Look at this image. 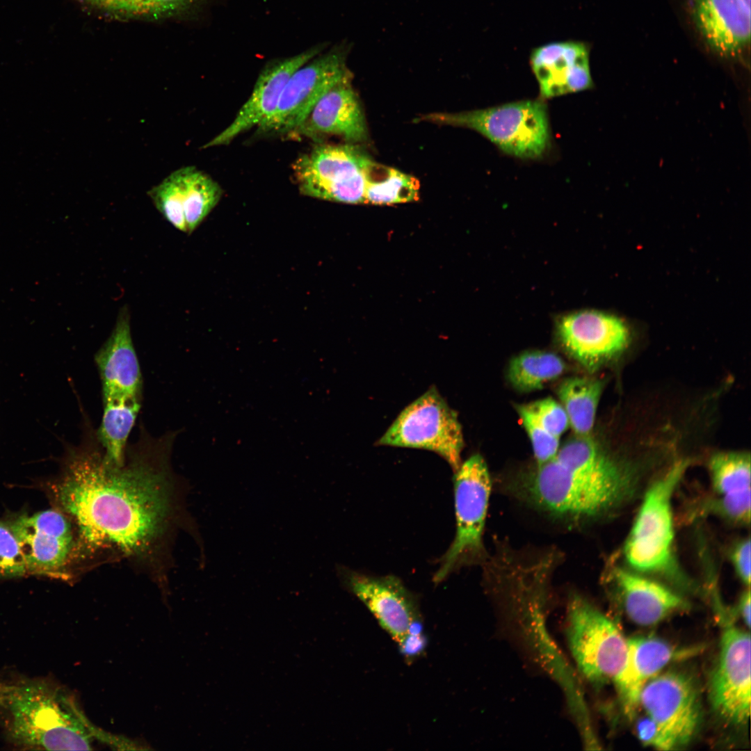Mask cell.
<instances>
[{"label": "cell", "mask_w": 751, "mask_h": 751, "mask_svg": "<svg viewBox=\"0 0 751 751\" xmlns=\"http://www.w3.org/2000/svg\"><path fill=\"white\" fill-rule=\"evenodd\" d=\"M175 437L155 438L143 430L118 466L106 458L91 423H85L56 486L59 504L77 527L80 551L145 558L155 551L173 514L169 458Z\"/></svg>", "instance_id": "obj_1"}, {"label": "cell", "mask_w": 751, "mask_h": 751, "mask_svg": "<svg viewBox=\"0 0 751 751\" xmlns=\"http://www.w3.org/2000/svg\"><path fill=\"white\" fill-rule=\"evenodd\" d=\"M638 468L603 449L572 464L552 458L516 483L515 492L556 517L571 521L603 517L631 501L639 485Z\"/></svg>", "instance_id": "obj_2"}, {"label": "cell", "mask_w": 751, "mask_h": 751, "mask_svg": "<svg viewBox=\"0 0 751 751\" xmlns=\"http://www.w3.org/2000/svg\"><path fill=\"white\" fill-rule=\"evenodd\" d=\"M0 722L22 749L92 750L88 720L74 698L50 680L0 679Z\"/></svg>", "instance_id": "obj_3"}, {"label": "cell", "mask_w": 751, "mask_h": 751, "mask_svg": "<svg viewBox=\"0 0 751 751\" xmlns=\"http://www.w3.org/2000/svg\"><path fill=\"white\" fill-rule=\"evenodd\" d=\"M689 463L682 460L673 464L646 491L623 549L634 570L677 579L681 576L674 551L672 499Z\"/></svg>", "instance_id": "obj_4"}, {"label": "cell", "mask_w": 751, "mask_h": 751, "mask_svg": "<svg viewBox=\"0 0 751 751\" xmlns=\"http://www.w3.org/2000/svg\"><path fill=\"white\" fill-rule=\"evenodd\" d=\"M423 120L473 129L504 153L520 159H538L550 145L547 107L538 100L460 113H432L418 120Z\"/></svg>", "instance_id": "obj_5"}, {"label": "cell", "mask_w": 751, "mask_h": 751, "mask_svg": "<svg viewBox=\"0 0 751 751\" xmlns=\"http://www.w3.org/2000/svg\"><path fill=\"white\" fill-rule=\"evenodd\" d=\"M566 629L570 652L584 677L595 684H614L628 654L627 639L614 622L583 597L573 595Z\"/></svg>", "instance_id": "obj_6"}, {"label": "cell", "mask_w": 751, "mask_h": 751, "mask_svg": "<svg viewBox=\"0 0 751 751\" xmlns=\"http://www.w3.org/2000/svg\"><path fill=\"white\" fill-rule=\"evenodd\" d=\"M377 444L435 452L455 471L465 442L457 412L432 386L399 413Z\"/></svg>", "instance_id": "obj_7"}, {"label": "cell", "mask_w": 751, "mask_h": 751, "mask_svg": "<svg viewBox=\"0 0 751 751\" xmlns=\"http://www.w3.org/2000/svg\"><path fill=\"white\" fill-rule=\"evenodd\" d=\"M350 44L332 47L298 68L289 78L276 108L257 127L260 136H291L330 89L352 78L346 66Z\"/></svg>", "instance_id": "obj_8"}, {"label": "cell", "mask_w": 751, "mask_h": 751, "mask_svg": "<svg viewBox=\"0 0 751 751\" xmlns=\"http://www.w3.org/2000/svg\"><path fill=\"white\" fill-rule=\"evenodd\" d=\"M455 473L456 533L440 559L433 577L435 583L442 582L459 567L477 562L484 552L483 535L491 491L487 464L476 453L462 462Z\"/></svg>", "instance_id": "obj_9"}, {"label": "cell", "mask_w": 751, "mask_h": 751, "mask_svg": "<svg viewBox=\"0 0 751 751\" xmlns=\"http://www.w3.org/2000/svg\"><path fill=\"white\" fill-rule=\"evenodd\" d=\"M372 159L357 144H321L292 165L300 192L348 204H364L366 175Z\"/></svg>", "instance_id": "obj_10"}, {"label": "cell", "mask_w": 751, "mask_h": 751, "mask_svg": "<svg viewBox=\"0 0 751 751\" xmlns=\"http://www.w3.org/2000/svg\"><path fill=\"white\" fill-rule=\"evenodd\" d=\"M639 705L670 738L675 748L690 742L702 718L697 686L689 675L671 670L651 679L643 688Z\"/></svg>", "instance_id": "obj_11"}, {"label": "cell", "mask_w": 751, "mask_h": 751, "mask_svg": "<svg viewBox=\"0 0 751 751\" xmlns=\"http://www.w3.org/2000/svg\"><path fill=\"white\" fill-rule=\"evenodd\" d=\"M750 633L729 627L722 633L709 687L713 709L727 724L741 726L747 723L750 713Z\"/></svg>", "instance_id": "obj_12"}, {"label": "cell", "mask_w": 751, "mask_h": 751, "mask_svg": "<svg viewBox=\"0 0 751 751\" xmlns=\"http://www.w3.org/2000/svg\"><path fill=\"white\" fill-rule=\"evenodd\" d=\"M558 334L567 352L590 371L620 356L629 341L628 328L620 318L597 311L564 316Z\"/></svg>", "instance_id": "obj_13"}, {"label": "cell", "mask_w": 751, "mask_h": 751, "mask_svg": "<svg viewBox=\"0 0 751 751\" xmlns=\"http://www.w3.org/2000/svg\"><path fill=\"white\" fill-rule=\"evenodd\" d=\"M10 528L18 541L28 571H61L78 547L71 523L55 510L22 516Z\"/></svg>", "instance_id": "obj_14"}, {"label": "cell", "mask_w": 751, "mask_h": 751, "mask_svg": "<svg viewBox=\"0 0 751 751\" xmlns=\"http://www.w3.org/2000/svg\"><path fill=\"white\" fill-rule=\"evenodd\" d=\"M338 573L344 584L363 602L397 644L410 626L421 620L414 597L396 576H369L341 567Z\"/></svg>", "instance_id": "obj_15"}, {"label": "cell", "mask_w": 751, "mask_h": 751, "mask_svg": "<svg viewBox=\"0 0 751 751\" xmlns=\"http://www.w3.org/2000/svg\"><path fill=\"white\" fill-rule=\"evenodd\" d=\"M690 15L706 47L725 60L742 59L750 45V6L743 0H691Z\"/></svg>", "instance_id": "obj_16"}, {"label": "cell", "mask_w": 751, "mask_h": 751, "mask_svg": "<svg viewBox=\"0 0 751 751\" xmlns=\"http://www.w3.org/2000/svg\"><path fill=\"white\" fill-rule=\"evenodd\" d=\"M327 46V43L318 44L294 56L268 62L260 72L250 97L234 120L203 147L227 145L240 134L257 127L276 108L291 76L323 52Z\"/></svg>", "instance_id": "obj_17"}, {"label": "cell", "mask_w": 751, "mask_h": 751, "mask_svg": "<svg viewBox=\"0 0 751 751\" xmlns=\"http://www.w3.org/2000/svg\"><path fill=\"white\" fill-rule=\"evenodd\" d=\"M529 64L540 96L552 98L591 88L590 47L579 40L546 43L534 48Z\"/></svg>", "instance_id": "obj_18"}, {"label": "cell", "mask_w": 751, "mask_h": 751, "mask_svg": "<svg viewBox=\"0 0 751 751\" xmlns=\"http://www.w3.org/2000/svg\"><path fill=\"white\" fill-rule=\"evenodd\" d=\"M351 79L342 81L325 93L291 136L317 140L333 135L357 145L366 141V121Z\"/></svg>", "instance_id": "obj_19"}, {"label": "cell", "mask_w": 751, "mask_h": 751, "mask_svg": "<svg viewBox=\"0 0 751 751\" xmlns=\"http://www.w3.org/2000/svg\"><path fill=\"white\" fill-rule=\"evenodd\" d=\"M105 398L142 397L143 378L131 334L130 312L119 310L115 326L95 356Z\"/></svg>", "instance_id": "obj_20"}, {"label": "cell", "mask_w": 751, "mask_h": 751, "mask_svg": "<svg viewBox=\"0 0 751 751\" xmlns=\"http://www.w3.org/2000/svg\"><path fill=\"white\" fill-rule=\"evenodd\" d=\"M627 643V661L614 684L625 713L631 718L639 706L644 686L668 663L689 656L697 649H680L651 636L632 637Z\"/></svg>", "instance_id": "obj_21"}, {"label": "cell", "mask_w": 751, "mask_h": 751, "mask_svg": "<svg viewBox=\"0 0 751 751\" xmlns=\"http://www.w3.org/2000/svg\"><path fill=\"white\" fill-rule=\"evenodd\" d=\"M624 611L634 623L652 626L688 605L672 590L661 583L620 567L608 572Z\"/></svg>", "instance_id": "obj_22"}, {"label": "cell", "mask_w": 751, "mask_h": 751, "mask_svg": "<svg viewBox=\"0 0 751 751\" xmlns=\"http://www.w3.org/2000/svg\"><path fill=\"white\" fill-rule=\"evenodd\" d=\"M141 398L103 399V415L96 434L106 458L116 465L125 462L127 439L140 411Z\"/></svg>", "instance_id": "obj_23"}, {"label": "cell", "mask_w": 751, "mask_h": 751, "mask_svg": "<svg viewBox=\"0 0 751 751\" xmlns=\"http://www.w3.org/2000/svg\"><path fill=\"white\" fill-rule=\"evenodd\" d=\"M603 388L601 380L585 377L568 378L559 385L558 397L576 435H590Z\"/></svg>", "instance_id": "obj_24"}, {"label": "cell", "mask_w": 751, "mask_h": 751, "mask_svg": "<svg viewBox=\"0 0 751 751\" xmlns=\"http://www.w3.org/2000/svg\"><path fill=\"white\" fill-rule=\"evenodd\" d=\"M420 182L415 177L373 161L366 175L364 204L389 205L416 202Z\"/></svg>", "instance_id": "obj_25"}, {"label": "cell", "mask_w": 751, "mask_h": 751, "mask_svg": "<svg viewBox=\"0 0 751 751\" xmlns=\"http://www.w3.org/2000/svg\"><path fill=\"white\" fill-rule=\"evenodd\" d=\"M182 197L187 234H191L216 206L222 196L219 184L194 166L181 168Z\"/></svg>", "instance_id": "obj_26"}, {"label": "cell", "mask_w": 751, "mask_h": 751, "mask_svg": "<svg viewBox=\"0 0 751 751\" xmlns=\"http://www.w3.org/2000/svg\"><path fill=\"white\" fill-rule=\"evenodd\" d=\"M565 365L557 355L545 351H528L515 357L508 369L512 386L521 391L539 389L558 378Z\"/></svg>", "instance_id": "obj_27"}, {"label": "cell", "mask_w": 751, "mask_h": 751, "mask_svg": "<svg viewBox=\"0 0 751 751\" xmlns=\"http://www.w3.org/2000/svg\"><path fill=\"white\" fill-rule=\"evenodd\" d=\"M713 492L717 496L750 490V455L744 451L718 452L709 461Z\"/></svg>", "instance_id": "obj_28"}, {"label": "cell", "mask_w": 751, "mask_h": 751, "mask_svg": "<svg viewBox=\"0 0 751 751\" xmlns=\"http://www.w3.org/2000/svg\"><path fill=\"white\" fill-rule=\"evenodd\" d=\"M162 216L177 229L187 233L182 197V176L178 169L147 192Z\"/></svg>", "instance_id": "obj_29"}, {"label": "cell", "mask_w": 751, "mask_h": 751, "mask_svg": "<svg viewBox=\"0 0 751 751\" xmlns=\"http://www.w3.org/2000/svg\"><path fill=\"white\" fill-rule=\"evenodd\" d=\"M517 412L521 421L528 422L540 431L558 439L570 426L563 405L551 398L519 405Z\"/></svg>", "instance_id": "obj_30"}, {"label": "cell", "mask_w": 751, "mask_h": 751, "mask_svg": "<svg viewBox=\"0 0 751 751\" xmlns=\"http://www.w3.org/2000/svg\"><path fill=\"white\" fill-rule=\"evenodd\" d=\"M28 572L18 541L10 527L0 522V576L16 577Z\"/></svg>", "instance_id": "obj_31"}, {"label": "cell", "mask_w": 751, "mask_h": 751, "mask_svg": "<svg viewBox=\"0 0 751 751\" xmlns=\"http://www.w3.org/2000/svg\"><path fill=\"white\" fill-rule=\"evenodd\" d=\"M750 490L751 489L736 494L717 496L714 501H711V510L729 522L749 524L751 511Z\"/></svg>", "instance_id": "obj_32"}, {"label": "cell", "mask_w": 751, "mask_h": 751, "mask_svg": "<svg viewBox=\"0 0 751 751\" xmlns=\"http://www.w3.org/2000/svg\"><path fill=\"white\" fill-rule=\"evenodd\" d=\"M636 730L639 740L645 745L662 750L675 748L670 738L647 715L638 720Z\"/></svg>", "instance_id": "obj_33"}, {"label": "cell", "mask_w": 751, "mask_h": 751, "mask_svg": "<svg viewBox=\"0 0 751 751\" xmlns=\"http://www.w3.org/2000/svg\"><path fill=\"white\" fill-rule=\"evenodd\" d=\"M156 0H99L96 6L127 16L152 17Z\"/></svg>", "instance_id": "obj_34"}, {"label": "cell", "mask_w": 751, "mask_h": 751, "mask_svg": "<svg viewBox=\"0 0 751 751\" xmlns=\"http://www.w3.org/2000/svg\"><path fill=\"white\" fill-rule=\"evenodd\" d=\"M750 538L738 541L731 551V560L741 581L747 586L750 585Z\"/></svg>", "instance_id": "obj_35"}, {"label": "cell", "mask_w": 751, "mask_h": 751, "mask_svg": "<svg viewBox=\"0 0 751 751\" xmlns=\"http://www.w3.org/2000/svg\"><path fill=\"white\" fill-rule=\"evenodd\" d=\"M398 645L406 661L412 662L423 654L426 646V639L423 633H407Z\"/></svg>", "instance_id": "obj_36"}, {"label": "cell", "mask_w": 751, "mask_h": 751, "mask_svg": "<svg viewBox=\"0 0 751 751\" xmlns=\"http://www.w3.org/2000/svg\"><path fill=\"white\" fill-rule=\"evenodd\" d=\"M738 612L740 613V617L743 620L744 623L747 625L748 628L750 627V588L745 591L740 597V600L738 604Z\"/></svg>", "instance_id": "obj_37"}, {"label": "cell", "mask_w": 751, "mask_h": 751, "mask_svg": "<svg viewBox=\"0 0 751 751\" xmlns=\"http://www.w3.org/2000/svg\"><path fill=\"white\" fill-rule=\"evenodd\" d=\"M748 5L750 6V0H743Z\"/></svg>", "instance_id": "obj_38"}]
</instances>
